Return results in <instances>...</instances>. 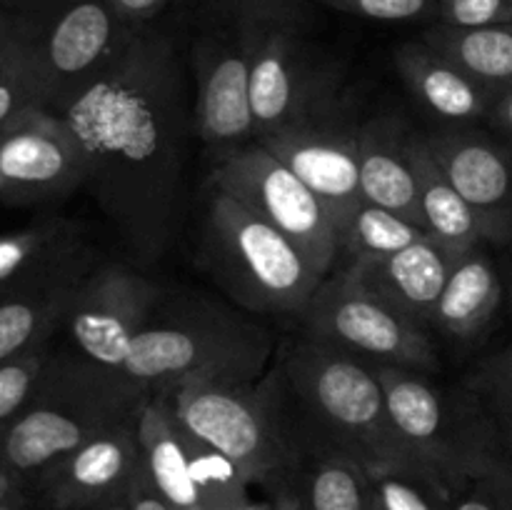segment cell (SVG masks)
<instances>
[{
    "label": "cell",
    "instance_id": "8992f818",
    "mask_svg": "<svg viewBox=\"0 0 512 510\" xmlns=\"http://www.w3.org/2000/svg\"><path fill=\"white\" fill-rule=\"evenodd\" d=\"M390 418L408 453L455 495L473 480L512 475L493 423L468 388L433 383V375L378 365Z\"/></svg>",
    "mask_w": 512,
    "mask_h": 510
},
{
    "label": "cell",
    "instance_id": "6da1fadb",
    "mask_svg": "<svg viewBox=\"0 0 512 510\" xmlns=\"http://www.w3.org/2000/svg\"><path fill=\"white\" fill-rule=\"evenodd\" d=\"M85 163V185L143 263L168 250L183 200L193 128L175 35L145 25L123 53L58 110Z\"/></svg>",
    "mask_w": 512,
    "mask_h": 510
},
{
    "label": "cell",
    "instance_id": "4dcf8cb0",
    "mask_svg": "<svg viewBox=\"0 0 512 510\" xmlns=\"http://www.w3.org/2000/svg\"><path fill=\"white\" fill-rule=\"evenodd\" d=\"M465 388L490 418L512 465V343L478 363Z\"/></svg>",
    "mask_w": 512,
    "mask_h": 510
},
{
    "label": "cell",
    "instance_id": "3957f363",
    "mask_svg": "<svg viewBox=\"0 0 512 510\" xmlns=\"http://www.w3.org/2000/svg\"><path fill=\"white\" fill-rule=\"evenodd\" d=\"M148 395L80 355H55L38 393L0 428V490H35L65 455L138 415Z\"/></svg>",
    "mask_w": 512,
    "mask_h": 510
},
{
    "label": "cell",
    "instance_id": "44dd1931",
    "mask_svg": "<svg viewBox=\"0 0 512 510\" xmlns=\"http://www.w3.org/2000/svg\"><path fill=\"white\" fill-rule=\"evenodd\" d=\"M408 140L410 130L395 118H373L358 125L360 190L363 200L425 230Z\"/></svg>",
    "mask_w": 512,
    "mask_h": 510
},
{
    "label": "cell",
    "instance_id": "ee69618b",
    "mask_svg": "<svg viewBox=\"0 0 512 510\" xmlns=\"http://www.w3.org/2000/svg\"><path fill=\"white\" fill-rule=\"evenodd\" d=\"M510 308H512V278H510Z\"/></svg>",
    "mask_w": 512,
    "mask_h": 510
},
{
    "label": "cell",
    "instance_id": "ac0fdd59",
    "mask_svg": "<svg viewBox=\"0 0 512 510\" xmlns=\"http://www.w3.org/2000/svg\"><path fill=\"white\" fill-rule=\"evenodd\" d=\"M95 268L80 225L43 220L0 235V298L80 280Z\"/></svg>",
    "mask_w": 512,
    "mask_h": 510
},
{
    "label": "cell",
    "instance_id": "7402d4cb",
    "mask_svg": "<svg viewBox=\"0 0 512 510\" xmlns=\"http://www.w3.org/2000/svg\"><path fill=\"white\" fill-rule=\"evenodd\" d=\"M265 495L285 510H373L368 470L340 450L300 455Z\"/></svg>",
    "mask_w": 512,
    "mask_h": 510
},
{
    "label": "cell",
    "instance_id": "ab89813d",
    "mask_svg": "<svg viewBox=\"0 0 512 510\" xmlns=\"http://www.w3.org/2000/svg\"><path fill=\"white\" fill-rule=\"evenodd\" d=\"M0 510H45L33 490H0Z\"/></svg>",
    "mask_w": 512,
    "mask_h": 510
},
{
    "label": "cell",
    "instance_id": "7bdbcfd3",
    "mask_svg": "<svg viewBox=\"0 0 512 510\" xmlns=\"http://www.w3.org/2000/svg\"><path fill=\"white\" fill-rule=\"evenodd\" d=\"M25 3H30V0H0V5H3V8H8V10L20 8V5H25Z\"/></svg>",
    "mask_w": 512,
    "mask_h": 510
},
{
    "label": "cell",
    "instance_id": "83f0119b",
    "mask_svg": "<svg viewBox=\"0 0 512 510\" xmlns=\"http://www.w3.org/2000/svg\"><path fill=\"white\" fill-rule=\"evenodd\" d=\"M425 235L428 233L418 225L408 223V220L380 208V205L363 200L348 215V220L340 225L333 273L370 263V260L388 258V255L400 253V250L423 240Z\"/></svg>",
    "mask_w": 512,
    "mask_h": 510
},
{
    "label": "cell",
    "instance_id": "ffe728a7",
    "mask_svg": "<svg viewBox=\"0 0 512 510\" xmlns=\"http://www.w3.org/2000/svg\"><path fill=\"white\" fill-rule=\"evenodd\" d=\"M395 70L415 103L435 120L473 125L488 120L498 93L485 88L465 70L430 48L425 40L403 43L393 55Z\"/></svg>",
    "mask_w": 512,
    "mask_h": 510
},
{
    "label": "cell",
    "instance_id": "836d02e7",
    "mask_svg": "<svg viewBox=\"0 0 512 510\" xmlns=\"http://www.w3.org/2000/svg\"><path fill=\"white\" fill-rule=\"evenodd\" d=\"M338 13L355 15L380 23H413V20H438L440 0H310Z\"/></svg>",
    "mask_w": 512,
    "mask_h": 510
},
{
    "label": "cell",
    "instance_id": "7a4b0ae2",
    "mask_svg": "<svg viewBox=\"0 0 512 510\" xmlns=\"http://www.w3.org/2000/svg\"><path fill=\"white\" fill-rule=\"evenodd\" d=\"M260 385L283 433L290 465L300 455L340 450L368 473L423 468L395 430L375 365L305 335L285 345L278 365L260 378Z\"/></svg>",
    "mask_w": 512,
    "mask_h": 510
},
{
    "label": "cell",
    "instance_id": "60d3db41",
    "mask_svg": "<svg viewBox=\"0 0 512 510\" xmlns=\"http://www.w3.org/2000/svg\"><path fill=\"white\" fill-rule=\"evenodd\" d=\"M10 33H13V10L0 5V50L10 40Z\"/></svg>",
    "mask_w": 512,
    "mask_h": 510
},
{
    "label": "cell",
    "instance_id": "f546056e",
    "mask_svg": "<svg viewBox=\"0 0 512 510\" xmlns=\"http://www.w3.org/2000/svg\"><path fill=\"white\" fill-rule=\"evenodd\" d=\"M370 475L373 510H450L455 493L425 468H388Z\"/></svg>",
    "mask_w": 512,
    "mask_h": 510
},
{
    "label": "cell",
    "instance_id": "f1b7e54d",
    "mask_svg": "<svg viewBox=\"0 0 512 510\" xmlns=\"http://www.w3.org/2000/svg\"><path fill=\"white\" fill-rule=\"evenodd\" d=\"M180 425V423H178ZM183 430V428H180ZM183 443L188 450L190 468L200 490L203 510H273L270 500H255L250 495L253 485L245 480L238 465L230 463L218 450L208 448L183 430Z\"/></svg>",
    "mask_w": 512,
    "mask_h": 510
},
{
    "label": "cell",
    "instance_id": "e0dca14e",
    "mask_svg": "<svg viewBox=\"0 0 512 510\" xmlns=\"http://www.w3.org/2000/svg\"><path fill=\"white\" fill-rule=\"evenodd\" d=\"M458 193L488 223L493 243H512V145L473 125L423 135Z\"/></svg>",
    "mask_w": 512,
    "mask_h": 510
},
{
    "label": "cell",
    "instance_id": "d4e9b609",
    "mask_svg": "<svg viewBox=\"0 0 512 510\" xmlns=\"http://www.w3.org/2000/svg\"><path fill=\"white\" fill-rule=\"evenodd\" d=\"M138 430L145 473L153 480L155 490L168 500L173 510H203L198 483L183 443V430L160 395H153L145 403Z\"/></svg>",
    "mask_w": 512,
    "mask_h": 510
},
{
    "label": "cell",
    "instance_id": "4316f807",
    "mask_svg": "<svg viewBox=\"0 0 512 510\" xmlns=\"http://www.w3.org/2000/svg\"><path fill=\"white\" fill-rule=\"evenodd\" d=\"M420 40L493 93L500 95L512 88V23L483 28L433 23L423 30Z\"/></svg>",
    "mask_w": 512,
    "mask_h": 510
},
{
    "label": "cell",
    "instance_id": "d590c367",
    "mask_svg": "<svg viewBox=\"0 0 512 510\" xmlns=\"http://www.w3.org/2000/svg\"><path fill=\"white\" fill-rule=\"evenodd\" d=\"M450 510H512V475H490L465 485Z\"/></svg>",
    "mask_w": 512,
    "mask_h": 510
},
{
    "label": "cell",
    "instance_id": "5bb4252c",
    "mask_svg": "<svg viewBox=\"0 0 512 510\" xmlns=\"http://www.w3.org/2000/svg\"><path fill=\"white\" fill-rule=\"evenodd\" d=\"M83 185V153L58 113L33 108L0 128V198L48 203Z\"/></svg>",
    "mask_w": 512,
    "mask_h": 510
},
{
    "label": "cell",
    "instance_id": "7c38bea8",
    "mask_svg": "<svg viewBox=\"0 0 512 510\" xmlns=\"http://www.w3.org/2000/svg\"><path fill=\"white\" fill-rule=\"evenodd\" d=\"M210 185L225 190L293 240L323 275L338 255V228L323 200L258 140L213 155Z\"/></svg>",
    "mask_w": 512,
    "mask_h": 510
},
{
    "label": "cell",
    "instance_id": "52a82bcc",
    "mask_svg": "<svg viewBox=\"0 0 512 510\" xmlns=\"http://www.w3.org/2000/svg\"><path fill=\"white\" fill-rule=\"evenodd\" d=\"M253 30L250 108L255 140L335 103V73L310 40V0H245Z\"/></svg>",
    "mask_w": 512,
    "mask_h": 510
},
{
    "label": "cell",
    "instance_id": "484cf974",
    "mask_svg": "<svg viewBox=\"0 0 512 510\" xmlns=\"http://www.w3.org/2000/svg\"><path fill=\"white\" fill-rule=\"evenodd\" d=\"M80 280L0 298V363L45 348L63 330Z\"/></svg>",
    "mask_w": 512,
    "mask_h": 510
},
{
    "label": "cell",
    "instance_id": "f6af8a7d",
    "mask_svg": "<svg viewBox=\"0 0 512 510\" xmlns=\"http://www.w3.org/2000/svg\"><path fill=\"white\" fill-rule=\"evenodd\" d=\"M273 510H285V508H280V505H275V503H273Z\"/></svg>",
    "mask_w": 512,
    "mask_h": 510
},
{
    "label": "cell",
    "instance_id": "e575fe53",
    "mask_svg": "<svg viewBox=\"0 0 512 510\" xmlns=\"http://www.w3.org/2000/svg\"><path fill=\"white\" fill-rule=\"evenodd\" d=\"M435 23L455 25V28L512 23V0H440Z\"/></svg>",
    "mask_w": 512,
    "mask_h": 510
},
{
    "label": "cell",
    "instance_id": "74e56055",
    "mask_svg": "<svg viewBox=\"0 0 512 510\" xmlns=\"http://www.w3.org/2000/svg\"><path fill=\"white\" fill-rule=\"evenodd\" d=\"M128 498L133 503V510H173L168 500L155 490L153 480L145 473V465H140V470L135 473L133 483L128 488Z\"/></svg>",
    "mask_w": 512,
    "mask_h": 510
},
{
    "label": "cell",
    "instance_id": "9a60e30c",
    "mask_svg": "<svg viewBox=\"0 0 512 510\" xmlns=\"http://www.w3.org/2000/svg\"><path fill=\"white\" fill-rule=\"evenodd\" d=\"M265 150L288 165L328 208L335 228L363 203L358 163V128L340 120L338 108L318 113L303 123L258 140Z\"/></svg>",
    "mask_w": 512,
    "mask_h": 510
},
{
    "label": "cell",
    "instance_id": "2e32d148",
    "mask_svg": "<svg viewBox=\"0 0 512 510\" xmlns=\"http://www.w3.org/2000/svg\"><path fill=\"white\" fill-rule=\"evenodd\" d=\"M140 413L100 430L53 465L33 490L40 505L45 510H93L125 493L143 465Z\"/></svg>",
    "mask_w": 512,
    "mask_h": 510
},
{
    "label": "cell",
    "instance_id": "d6986e66",
    "mask_svg": "<svg viewBox=\"0 0 512 510\" xmlns=\"http://www.w3.org/2000/svg\"><path fill=\"white\" fill-rule=\"evenodd\" d=\"M458 255V250L448 248L433 235H425L400 253L335 273L348 275L360 288L373 293L405 318L428 328L433 325L435 305Z\"/></svg>",
    "mask_w": 512,
    "mask_h": 510
},
{
    "label": "cell",
    "instance_id": "30bf717a",
    "mask_svg": "<svg viewBox=\"0 0 512 510\" xmlns=\"http://www.w3.org/2000/svg\"><path fill=\"white\" fill-rule=\"evenodd\" d=\"M195 75L193 130L210 153L255 140L250 108L253 30L245 0H213L190 45Z\"/></svg>",
    "mask_w": 512,
    "mask_h": 510
},
{
    "label": "cell",
    "instance_id": "4fadbf2b",
    "mask_svg": "<svg viewBox=\"0 0 512 510\" xmlns=\"http://www.w3.org/2000/svg\"><path fill=\"white\" fill-rule=\"evenodd\" d=\"M160 298L163 290L138 270L120 263L95 265L78 285L63 323L75 355L120 373Z\"/></svg>",
    "mask_w": 512,
    "mask_h": 510
},
{
    "label": "cell",
    "instance_id": "cb8c5ba5",
    "mask_svg": "<svg viewBox=\"0 0 512 510\" xmlns=\"http://www.w3.org/2000/svg\"><path fill=\"white\" fill-rule=\"evenodd\" d=\"M410 163H413L415 185H418V205L423 213L425 230L448 248L465 253L475 245L493 243L490 228L473 210V205L458 193L445 170L425 145V138L410 133L408 140Z\"/></svg>",
    "mask_w": 512,
    "mask_h": 510
},
{
    "label": "cell",
    "instance_id": "5b68a950",
    "mask_svg": "<svg viewBox=\"0 0 512 510\" xmlns=\"http://www.w3.org/2000/svg\"><path fill=\"white\" fill-rule=\"evenodd\" d=\"M200 265L250 313L295 318L328 278L293 240L213 185L200 235Z\"/></svg>",
    "mask_w": 512,
    "mask_h": 510
},
{
    "label": "cell",
    "instance_id": "603a6c76",
    "mask_svg": "<svg viewBox=\"0 0 512 510\" xmlns=\"http://www.w3.org/2000/svg\"><path fill=\"white\" fill-rule=\"evenodd\" d=\"M503 303V278L483 245L455 258L433 313V325L460 343L478 340Z\"/></svg>",
    "mask_w": 512,
    "mask_h": 510
},
{
    "label": "cell",
    "instance_id": "b9f144b4",
    "mask_svg": "<svg viewBox=\"0 0 512 510\" xmlns=\"http://www.w3.org/2000/svg\"><path fill=\"white\" fill-rule=\"evenodd\" d=\"M93 510H133V503H130L128 490H125V493H120V495H115V498L105 500V503L95 505Z\"/></svg>",
    "mask_w": 512,
    "mask_h": 510
},
{
    "label": "cell",
    "instance_id": "8d00e7d4",
    "mask_svg": "<svg viewBox=\"0 0 512 510\" xmlns=\"http://www.w3.org/2000/svg\"><path fill=\"white\" fill-rule=\"evenodd\" d=\"M108 3L118 10L125 23L133 28H145V25H153L173 0H108Z\"/></svg>",
    "mask_w": 512,
    "mask_h": 510
},
{
    "label": "cell",
    "instance_id": "ba28073f",
    "mask_svg": "<svg viewBox=\"0 0 512 510\" xmlns=\"http://www.w3.org/2000/svg\"><path fill=\"white\" fill-rule=\"evenodd\" d=\"M135 33L108 0H30L13 10V40L50 110L108 68Z\"/></svg>",
    "mask_w": 512,
    "mask_h": 510
},
{
    "label": "cell",
    "instance_id": "d6a6232c",
    "mask_svg": "<svg viewBox=\"0 0 512 510\" xmlns=\"http://www.w3.org/2000/svg\"><path fill=\"white\" fill-rule=\"evenodd\" d=\"M50 360L53 350L45 345L33 353L0 363V428L8 425L33 400L48 373Z\"/></svg>",
    "mask_w": 512,
    "mask_h": 510
},
{
    "label": "cell",
    "instance_id": "277c9868",
    "mask_svg": "<svg viewBox=\"0 0 512 510\" xmlns=\"http://www.w3.org/2000/svg\"><path fill=\"white\" fill-rule=\"evenodd\" d=\"M273 338L213 300L163 295L125 358L123 375L148 398L195 380H260Z\"/></svg>",
    "mask_w": 512,
    "mask_h": 510
},
{
    "label": "cell",
    "instance_id": "8fae6325",
    "mask_svg": "<svg viewBox=\"0 0 512 510\" xmlns=\"http://www.w3.org/2000/svg\"><path fill=\"white\" fill-rule=\"evenodd\" d=\"M298 318L308 338L375 368L398 365L433 375L440 365L428 328L343 273H330Z\"/></svg>",
    "mask_w": 512,
    "mask_h": 510
},
{
    "label": "cell",
    "instance_id": "9c48e42d",
    "mask_svg": "<svg viewBox=\"0 0 512 510\" xmlns=\"http://www.w3.org/2000/svg\"><path fill=\"white\" fill-rule=\"evenodd\" d=\"M160 398L185 433L238 465L250 485L270 490L290 468L260 380H195Z\"/></svg>",
    "mask_w": 512,
    "mask_h": 510
},
{
    "label": "cell",
    "instance_id": "f35d334b",
    "mask_svg": "<svg viewBox=\"0 0 512 510\" xmlns=\"http://www.w3.org/2000/svg\"><path fill=\"white\" fill-rule=\"evenodd\" d=\"M488 123L495 135H500L505 143L512 145V88L503 90L498 95V100H495L493 110L488 115Z\"/></svg>",
    "mask_w": 512,
    "mask_h": 510
},
{
    "label": "cell",
    "instance_id": "1f68e13d",
    "mask_svg": "<svg viewBox=\"0 0 512 510\" xmlns=\"http://www.w3.org/2000/svg\"><path fill=\"white\" fill-rule=\"evenodd\" d=\"M33 108H45L43 90L10 33L0 50V128Z\"/></svg>",
    "mask_w": 512,
    "mask_h": 510
}]
</instances>
